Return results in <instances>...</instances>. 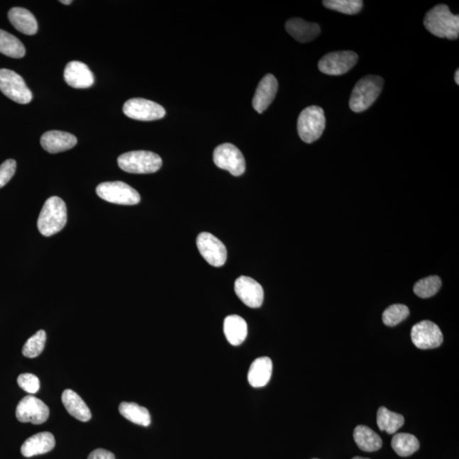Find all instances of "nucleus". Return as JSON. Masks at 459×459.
Masks as SVG:
<instances>
[{
	"instance_id": "obj_1",
	"label": "nucleus",
	"mask_w": 459,
	"mask_h": 459,
	"mask_svg": "<svg viewBox=\"0 0 459 459\" xmlns=\"http://www.w3.org/2000/svg\"><path fill=\"white\" fill-rule=\"evenodd\" d=\"M424 27L438 38L458 40L459 36V16L453 15L446 4H438L427 12L424 20Z\"/></svg>"
},
{
	"instance_id": "obj_2",
	"label": "nucleus",
	"mask_w": 459,
	"mask_h": 459,
	"mask_svg": "<svg viewBox=\"0 0 459 459\" xmlns=\"http://www.w3.org/2000/svg\"><path fill=\"white\" fill-rule=\"evenodd\" d=\"M67 206L58 197L47 199L38 219V229L45 237L61 231L67 224Z\"/></svg>"
},
{
	"instance_id": "obj_3",
	"label": "nucleus",
	"mask_w": 459,
	"mask_h": 459,
	"mask_svg": "<svg viewBox=\"0 0 459 459\" xmlns=\"http://www.w3.org/2000/svg\"><path fill=\"white\" fill-rule=\"evenodd\" d=\"M384 80L379 76L368 75L360 79L350 99V107L354 113H363L370 107L379 97L383 89Z\"/></svg>"
},
{
	"instance_id": "obj_4",
	"label": "nucleus",
	"mask_w": 459,
	"mask_h": 459,
	"mask_svg": "<svg viewBox=\"0 0 459 459\" xmlns=\"http://www.w3.org/2000/svg\"><path fill=\"white\" fill-rule=\"evenodd\" d=\"M119 168L131 174H153L160 170L162 161L157 154L134 151L122 154L118 158Z\"/></svg>"
},
{
	"instance_id": "obj_5",
	"label": "nucleus",
	"mask_w": 459,
	"mask_h": 459,
	"mask_svg": "<svg viewBox=\"0 0 459 459\" xmlns=\"http://www.w3.org/2000/svg\"><path fill=\"white\" fill-rule=\"evenodd\" d=\"M325 126L324 111L320 106H308L299 116L298 133L304 143L310 144L319 140L323 135Z\"/></svg>"
},
{
	"instance_id": "obj_6",
	"label": "nucleus",
	"mask_w": 459,
	"mask_h": 459,
	"mask_svg": "<svg viewBox=\"0 0 459 459\" xmlns=\"http://www.w3.org/2000/svg\"><path fill=\"white\" fill-rule=\"evenodd\" d=\"M101 199L120 205H136L140 201L139 192L122 182H104L96 187Z\"/></svg>"
},
{
	"instance_id": "obj_7",
	"label": "nucleus",
	"mask_w": 459,
	"mask_h": 459,
	"mask_svg": "<svg viewBox=\"0 0 459 459\" xmlns=\"http://www.w3.org/2000/svg\"><path fill=\"white\" fill-rule=\"evenodd\" d=\"M214 162L218 168L228 171L234 177L245 172L246 164L243 153L236 145L224 143L214 149Z\"/></svg>"
},
{
	"instance_id": "obj_8",
	"label": "nucleus",
	"mask_w": 459,
	"mask_h": 459,
	"mask_svg": "<svg viewBox=\"0 0 459 459\" xmlns=\"http://www.w3.org/2000/svg\"><path fill=\"white\" fill-rule=\"evenodd\" d=\"M0 91L19 104H28L33 99V94L23 79L9 70H0Z\"/></svg>"
},
{
	"instance_id": "obj_9",
	"label": "nucleus",
	"mask_w": 459,
	"mask_h": 459,
	"mask_svg": "<svg viewBox=\"0 0 459 459\" xmlns=\"http://www.w3.org/2000/svg\"><path fill=\"white\" fill-rule=\"evenodd\" d=\"M123 114L139 121H154L165 117L166 111L157 103L143 98H133L124 103Z\"/></svg>"
},
{
	"instance_id": "obj_10",
	"label": "nucleus",
	"mask_w": 459,
	"mask_h": 459,
	"mask_svg": "<svg viewBox=\"0 0 459 459\" xmlns=\"http://www.w3.org/2000/svg\"><path fill=\"white\" fill-rule=\"evenodd\" d=\"M358 62L354 51L343 50L325 55L319 62V70L327 75H343L353 70Z\"/></svg>"
},
{
	"instance_id": "obj_11",
	"label": "nucleus",
	"mask_w": 459,
	"mask_h": 459,
	"mask_svg": "<svg viewBox=\"0 0 459 459\" xmlns=\"http://www.w3.org/2000/svg\"><path fill=\"white\" fill-rule=\"evenodd\" d=\"M16 416L21 423L41 424L49 419L50 409L40 399L28 396L21 399L17 405Z\"/></svg>"
},
{
	"instance_id": "obj_12",
	"label": "nucleus",
	"mask_w": 459,
	"mask_h": 459,
	"mask_svg": "<svg viewBox=\"0 0 459 459\" xmlns=\"http://www.w3.org/2000/svg\"><path fill=\"white\" fill-rule=\"evenodd\" d=\"M411 338L414 345L421 350L436 349L443 342V333L438 326L427 320L414 326Z\"/></svg>"
},
{
	"instance_id": "obj_13",
	"label": "nucleus",
	"mask_w": 459,
	"mask_h": 459,
	"mask_svg": "<svg viewBox=\"0 0 459 459\" xmlns=\"http://www.w3.org/2000/svg\"><path fill=\"white\" fill-rule=\"evenodd\" d=\"M197 246L200 254L209 265L221 267L224 265L227 259V250L221 240L209 233L197 236Z\"/></svg>"
},
{
	"instance_id": "obj_14",
	"label": "nucleus",
	"mask_w": 459,
	"mask_h": 459,
	"mask_svg": "<svg viewBox=\"0 0 459 459\" xmlns=\"http://www.w3.org/2000/svg\"><path fill=\"white\" fill-rule=\"evenodd\" d=\"M235 293L243 304L250 308H259L264 302L262 286L255 279L242 276L235 282Z\"/></svg>"
},
{
	"instance_id": "obj_15",
	"label": "nucleus",
	"mask_w": 459,
	"mask_h": 459,
	"mask_svg": "<svg viewBox=\"0 0 459 459\" xmlns=\"http://www.w3.org/2000/svg\"><path fill=\"white\" fill-rule=\"evenodd\" d=\"M277 89L278 82L275 76L267 74L261 79L253 98V106L257 113L262 114L268 109L276 97Z\"/></svg>"
},
{
	"instance_id": "obj_16",
	"label": "nucleus",
	"mask_w": 459,
	"mask_h": 459,
	"mask_svg": "<svg viewBox=\"0 0 459 459\" xmlns=\"http://www.w3.org/2000/svg\"><path fill=\"white\" fill-rule=\"evenodd\" d=\"M64 79L70 87L75 89L92 87L94 81L92 72L87 64L78 61L67 63Z\"/></svg>"
},
{
	"instance_id": "obj_17",
	"label": "nucleus",
	"mask_w": 459,
	"mask_h": 459,
	"mask_svg": "<svg viewBox=\"0 0 459 459\" xmlns=\"http://www.w3.org/2000/svg\"><path fill=\"white\" fill-rule=\"evenodd\" d=\"M78 143L76 136L70 133L51 131L41 136L42 148L49 153H59L74 148Z\"/></svg>"
},
{
	"instance_id": "obj_18",
	"label": "nucleus",
	"mask_w": 459,
	"mask_h": 459,
	"mask_svg": "<svg viewBox=\"0 0 459 459\" xmlns=\"http://www.w3.org/2000/svg\"><path fill=\"white\" fill-rule=\"evenodd\" d=\"M55 446L54 436L50 432H41L25 441L21 452L24 457L31 458L52 451Z\"/></svg>"
},
{
	"instance_id": "obj_19",
	"label": "nucleus",
	"mask_w": 459,
	"mask_h": 459,
	"mask_svg": "<svg viewBox=\"0 0 459 459\" xmlns=\"http://www.w3.org/2000/svg\"><path fill=\"white\" fill-rule=\"evenodd\" d=\"M285 28L287 32L299 43H308L319 35L320 26L314 23H309L302 18H292L287 21Z\"/></svg>"
},
{
	"instance_id": "obj_20",
	"label": "nucleus",
	"mask_w": 459,
	"mask_h": 459,
	"mask_svg": "<svg viewBox=\"0 0 459 459\" xmlns=\"http://www.w3.org/2000/svg\"><path fill=\"white\" fill-rule=\"evenodd\" d=\"M272 368L271 358L263 357L255 359L248 370V383L255 388L264 387L271 380Z\"/></svg>"
},
{
	"instance_id": "obj_21",
	"label": "nucleus",
	"mask_w": 459,
	"mask_h": 459,
	"mask_svg": "<svg viewBox=\"0 0 459 459\" xmlns=\"http://www.w3.org/2000/svg\"><path fill=\"white\" fill-rule=\"evenodd\" d=\"M62 401L68 413L79 421L88 422L92 419V411L87 403L74 390H64Z\"/></svg>"
},
{
	"instance_id": "obj_22",
	"label": "nucleus",
	"mask_w": 459,
	"mask_h": 459,
	"mask_svg": "<svg viewBox=\"0 0 459 459\" xmlns=\"http://www.w3.org/2000/svg\"><path fill=\"white\" fill-rule=\"evenodd\" d=\"M11 23L19 32L27 35H33L38 32V23L35 17L24 8H12L8 13Z\"/></svg>"
},
{
	"instance_id": "obj_23",
	"label": "nucleus",
	"mask_w": 459,
	"mask_h": 459,
	"mask_svg": "<svg viewBox=\"0 0 459 459\" xmlns=\"http://www.w3.org/2000/svg\"><path fill=\"white\" fill-rule=\"evenodd\" d=\"M224 333L231 345L238 346L246 340L248 325L243 317L237 315L227 316L224 321Z\"/></svg>"
},
{
	"instance_id": "obj_24",
	"label": "nucleus",
	"mask_w": 459,
	"mask_h": 459,
	"mask_svg": "<svg viewBox=\"0 0 459 459\" xmlns=\"http://www.w3.org/2000/svg\"><path fill=\"white\" fill-rule=\"evenodd\" d=\"M354 440L358 448L364 452H375L382 448V440L372 428L365 426H358L354 431Z\"/></svg>"
},
{
	"instance_id": "obj_25",
	"label": "nucleus",
	"mask_w": 459,
	"mask_h": 459,
	"mask_svg": "<svg viewBox=\"0 0 459 459\" xmlns=\"http://www.w3.org/2000/svg\"><path fill=\"white\" fill-rule=\"evenodd\" d=\"M119 413L132 423L148 427L151 424V415L144 407L134 402H123L118 407Z\"/></svg>"
},
{
	"instance_id": "obj_26",
	"label": "nucleus",
	"mask_w": 459,
	"mask_h": 459,
	"mask_svg": "<svg viewBox=\"0 0 459 459\" xmlns=\"http://www.w3.org/2000/svg\"><path fill=\"white\" fill-rule=\"evenodd\" d=\"M404 417L394 413L385 407H381L377 414V424L380 430L389 435L394 434L404 424Z\"/></svg>"
},
{
	"instance_id": "obj_27",
	"label": "nucleus",
	"mask_w": 459,
	"mask_h": 459,
	"mask_svg": "<svg viewBox=\"0 0 459 459\" xmlns=\"http://www.w3.org/2000/svg\"><path fill=\"white\" fill-rule=\"evenodd\" d=\"M392 448L399 456L409 457L418 451L420 445L417 437L407 433L394 435L392 441Z\"/></svg>"
},
{
	"instance_id": "obj_28",
	"label": "nucleus",
	"mask_w": 459,
	"mask_h": 459,
	"mask_svg": "<svg viewBox=\"0 0 459 459\" xmlns=\"http://www.w3.org/2000/svg\"><path fill=\"white\" fill-rule=\"evenodd\" d=\"M0 53L11 58H23L26 49L18 38L0 29Z\"/></svg>"
},
{
	"instance_id": "obj_29",
	"label": "nucleus",
	"mask_w": 459,
	"mask_h": 459,
	"mask_svg": "<svg viewBox=\"0 0 459 459\" xmlns=\"http://www.w3.org/2000/svg\"><path fill=\"white\" fill-rule=\"evenodd\" d=\"M441 280L439 277L431 276L415 283L414 294L419 298L428 299L438 293L441 287Z\"/></svg>"
},
{
	"instance_id": "obj_30",
	"label": "nucleus",
	"mask_w": 459,
	"mask_h": 459,
	"mask_svg": "<svg viewBox=\"0 0 459 459\" xmlns=\"http://www.w3.org/2000/svg\"><path fill=\"white\" fill-rule=\"evenodd\" d=\"M326 8L346 15H355L362 11V0H325L323 2Z\"/></svg>"
},
{
	"instance_id": "obj_31",
	"label": "nucleus",
	"mask_w": 459,
	"mask_h": 459,
	"mask_svg": "<svg viewBox=\"0 0 459 459\" xmlns=\"http://www.w3.org/2000/svg\"><path fill=\"white\" fill-rule=\"evenodd\" d=\"M409 314V309L405 304H392L384 311L383 323L389 327H394L406 320Z\"/></svg>"
},
{
	"instance_id": "obj_32",
	"label": "nucleus",
	"mask_w": 459,
	"mask_h": 459,
	"mask_svg": "<svg viewBox=\"0 0 459 459\" xmlns=\"http://www.w3.org/2000/svg\"><path fill=\"white\" fill-rule=\"evenodd\" d=\"M45 342L46 333L44 330H40L26 342L23 348L24 357L28 358L38 357L45 349Z\"/></svg>"
},
{
	"instance_id": "obj_33",
	"label": "nucleus",
	"mask_w": 459,
	"mask_h": 459,
	"mask_svg": "<svg viewBox=\"0 0 459 459\" xmlns=\"http://www.w3.org/2000/svg\"><path fill=\"white\" fill-rule=\"evenodd\" d=\"M17 383L21 389L29 394H35L40 390V384L38 377L32 373H23L17 377Z\"/></svg>"
},
{
	"instance_id": "obj_34",
	"label": "nucleus",
	"mask_w": 459,
	"mask_h": 459,
	"mask_svg": "<svg viewBox=\"0 0 459 459\" xmlns=\"http://www.w3.org/2000/svg\"><path fill=\"white\" fill-rule=\"evenodd\" d=\"M16 170V162L13 160L4 161L0 165V188L4 187L11 181Z\"/></svg>"
},
{
	"instance_id": "obj_35",
	"label": "nucleus",
	"mask_w": 459,
	"mask_h": 459,
	"mask_svg": "<svg viewBox=\"0 0 459 459\" xmlns=\"http://www.w3.org/2000/svg\"><path fill=\"white\" fill-rule=\"evenodd\" d=\"M88 459H116L114 454L107 450L99 448L89 454Z\"/></svg>"
},
{
	"instance_id": "obj_36",
	"label": "nucleus",
	"mask_w": 459,
	"mask_h": 459,
	"mask_svg": "<svg viewBox=\"0 0 459 459\" xmlns=\"http://www.w3.org/2000/svg\"><path fill=\"white\" fill-rule=\"evenodd\" d=\"M455 82L457 84H459V70H458L455 72Z\"/></svg>"
},
{
	"instance_id": "obj_37",
	"label": "nucleus",
	"mask_w": 459,
	"mask_h": 459,
	"mask_svg": "<svg viewBox=\"0 0 459 459\" xmlns=\"http://www.w3.org/2000/svg\"><path fill=\"white\" fill-rule=\"evenodd\" d=\"M60 2H61V3L64 4H70L72 3V1H71V0H67V1H65V0H62V1H60Z\"/></svg>"
},
{
	"instance_id": "obj_38",
	"label": "nucleus",
	"mask_w": 459,
	"mask_h": 459,
	"mask_svg": "<svg viewBox=\"0 0 459 459\" xmlns=\"http://www.w3.org/2000/svg\"><path fill=\"white\" fill-rule=\"evenodd\" d=\"M353 459H369V458H362V457H355Z\"/></svg>"
},
{
	"instance_id": "obj_39",
	"label": "nucleus",
	"mask_w": 459,
	"mask_h": 459,
	"mask_svg": "<svg viewBox=\"0 0 459 459\" xmlns=\"http://www.w3.org/2000/svg\"><path fill=\"white\" fill-rule=\"evenodd\" d=\"M313 459H317V458H313Z\"/></svg>"
}]
</instances>
